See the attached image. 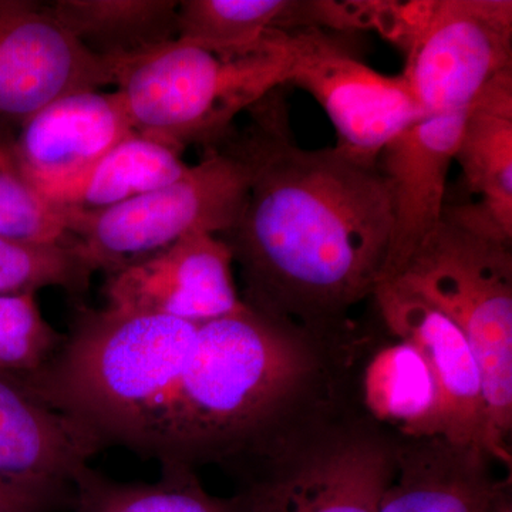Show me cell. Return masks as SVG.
I'll list each match as a JSON object with an SVG mask.
<instances>
[{
	"label": "cell",
	"mask_w": 512,
	"mask_h": 512,
	"mask_svg": "<svg viewBox=\"0 0 512 512\" xmlns=\"http://www.w3.org/2000/svg\"><path fill=\"white\" fill-rule=\"evenodd\" d=\"M284 87L220 143L248 170L244 208L221 238L239 266L245 305L336 338L350 309L383 282L393 227L389 183L379 160L338 146H298Z\"/></svg>",
	"instance_id": "1"
},
{
	"label": "cell",
	"mask_w": 512,
	"mask_h": 512,
	"mask_svg": "<svg viewBox=\"0 0 512 512\" xmlns=\"http://www.w3.org/2000/svg\"><path fill=\"white\" fill-rule=\"evenodd\" d=\"M330 339L244 305L198 325L158 430L161 467L242 473L293 434L339 412Z\"/></svg>",
	"instance_id": "2"
},
{
	"label": "cell",
	"mask_w": 512,
	"mask_h": 512,
	"mask_svg": "<svg viewBox=\"0 0 512 512\" xmlns=\"http://www.w3.org/2000/svg\"><path fill=\"white\" fill-rule=\"evenodd\" d=\"M197 329L164 316L83 308L45 365L20 377L101 448L151 457Z\"/></svg>",
	"instance_id": "3"
},
{
	"label": "cell",
	"mask_w": 512,
	"mask_h": 512,
	"mask_svg": "<svg viewBox=\"0 0 512 512\" xmlns=\"http://www.w3.org/2000/svg\"><path fill=\"white\" fill-rule=\"evenodd\" d=\"M295 60L291 32L255 42L205 46L175 39L116 66V92L136 133L177 148H212L241 114L288 86Z\"/></svg>",
	"instance_id": "4"
},
{
	"label": "cell",
	"mask_w": 512,
	"mask_h": 512,
	"mask_svg": "<svg viewBox=\"0 0 512 512\" xmlns=\"http://www.w3.org/2000/svg\"><path fill=\"white\" fill-rule=\"evenodd\" d=\"M512 242L443 214L393 284L439 309L476 357L494 460L511 466ZM384 284V282H383Z\"/></svg>",
	"instance_id": "5"
},
{
	"label": "cell",
	"mask_w": 512,
	"mask_h": 512,
	"mask_svg": "<svg viewBox=\"0 0 512 512\" xmlns=\"http://www.w3.org/2000/svg\"><path fill=\"white\" fill-rule=\"evenodd\" d=\"M397 436L339 410L242 471L239 512H379L396 467Z\"/></svg>",
	"instance_id": "6"
},
{
	"label": "cell",
	"mask_w": 512,
	"mask_h": 512,
	"mask_svg": "<svg viewBox=\"0 0 512 512\" xmlns=\"http://www.w3.org/2000/svg\"><path fill=\"white\" fill-rule=\"evenodd\" d=\"M247 192V167L220 144L207 148L200 163L174 183L110 210L62 218L94 272L110 275L191 235L227 234Z\"/></svg>",
	"instance_id": "7"
},
{
	"label": "cell",
	"mask_w": 512,
	"mask_h": 512,
	"mask_svg": "<svg viewBox=\"0 0 512 512\" xmlns=\"http://www.w3.org/2000/svg\"><path fill=\"white\" fill-rule=\"evenodd\" d=\"M402 76L427 116L468 110L512 70L511 0H417L400 45Z\"/></svg>",
	"instance_id": "8"
},
{
	"label": "cell",
	"mask_w": 512,
	"mask_h": 512,
	"mask_svg": "<svg viewBox=\"0 0 512 512\" xmlns=\"http://www.w3.org/2000/svg\"><path fill=\"white\" fill-rule=\"evenodd\" d=\"M291 36L289 84L306 90L328 114L336 146L377 161L394 138L427 117L402 74L376 72L325 30H293Z\"/></svg>",
	"instance_id": "9"
},
{
	"label": "cell",
	"mask_w": 512,
	"mask_h": 512,
	"mask_svg": "<svg viewBox=\"0 0 512 512\" xmlns=\"http://www.w3.org/2000/svg\"><path fill=\"white\" fill-rule=\"evenodd\" d=\"M116 82V64L93 56L50 12L0 0V119L19 124L67 94Z\"/></svg>",
	"instance_id": "10"
},
{
	"label": "cell",
	"mask_w": 512,
	"mask_h": 512,
	"mask_svg": "<svg viewBox=\"0 0 512 512\" xmlns=\"http://www.w3.org/2000/svg\"><path fill=\"white\" fill-rule=\"evenodd\" d=\"M234 256L218 235L195 234L107 275L106 306L202 325L244 308Z\"/></svg>",
	"instance_id": "11"
},
{
	"label": "cell",
	"mask_w": 512,
	"mask_h": 512,
	"mask_svg": "<svg viewBox=\"0 0 512 512\" xmlns=\"http://www.w3.org/2000/svg\"><path fill=\"white\" fill-rule=\"evenodd\" d=\"M384 325L423 357L437 393V436L493 458L483 383L461 330L439 309L393 282L373 295Z\"/></svg>",
	"instance_id": "12"
},
{
	"label": "cell",
	"mask_w": 512,
	"mask_h": 512,
	"mask_svg": "<svg viewBox=\"0 0 512 512\" xmlns=\"http://www.w3.org/2000/svg\"><path fill=\"white\" fill-rule=\"evenodd\" d=\"M134 133L119 93L89 90L36 111L19 124L16 140L5 144L22 177L47 202Z\"/></svg>",
	"instance_id": "13"
},
{
	"label": "cell",
	"mask_w": 512,
	"mask_h": 512,
	"mask_svg": "<svg viewBox=\"0 0 512 512\" xmlns=\"http://www.w3.org/2000/svg\"><path fill=\"white\" fill-rule=\"evenodd\" d=\"M467 111L424 117L380 153L379 165L389 183L393 218L383 282L393 281L402 272L443 220L447 177Z\"/></svg>",
	"instance_id": "14"
},
{
	"label": "cell",
	"mask_w": 512,
	"mask_h": 512,
	"mask_svg": "<svg viewBox=\"0 0 512 512\" xmlns=\"http://www.w3.org/2000/svg\"><path fill=\"white\" fill-rule=\"evenodd\" d=\"M101 446L22 377L0 372V480L63 497Z\"/></svg>",
	"instance_id": "15"
},
{
	"label": "cell",
	"mask_w": 512,
	"mask_h": 512,
	"mask_svg": "<svg viewBox=\"0 0 512 512\" xmlns=\"http://www.w3.org/2000/svg\"><path fill=\"white\" fill-rule=\"evenodd\" d=\"M490 460L444 437H399L379 512H512L510 478L495 480Z\"/></svg>",
	"instance_id": "16"
},
{
	"label": "cell",
	"mask_w": 512,
	"mask_h": 512,
	"mask_svg": "<svg viewBox=\"0 0 512 512\" xmlns=\"http://www.w3.org/2000/svg\"><path fill=\"white\" fill-rule=\"evenodd\" d=\"M478 201L454 205L458 217L512 242V70L495 77L471 104L454 157Z\"/></svg>",
	"instance_id": "17"
},
{
	"label": "cell",
	"mask_w": 512,
	"mask_h": 512,
	"mask_svg": "<svg viewBox=\"0 0 512 512\" xmlns=\"http://www.w3.org/2000/svg\"><path fill=\"white\" fill-rule=\"evenodd\" d=\"M178 0H56L53 16L93 56L130 62L177 39Z\"/></svg>",
	"instance_id": "18"
},
{
	"label": "cell",
	"mask_w": 512,
	"mask_h": 512,
	"mask_svg": "<svg viewBox=\"0 0 512 512\" xmlns=\"http://www.w3.org/2000/svg\"><path fill=\"white\" fill-rule=\"evenodd\" d=\"M190 167L177 148L134 133L47 204L60 217L97 214L180 180Z\"/></svg>",
	"instance_id": "19"
},
{
	"label": "cell",
	"mask_w": 512,
	"mask_h": 512,
	"mask_svg": "<svg viewBox=\"0 0 512 512\" xmlns=\"http://www.w3.org/2000/svg\"><path fill=\"white\" fill-rule=\"evenodd\" d=\"M328 22V0H181L177 39L237 46L255 42L271 30H325Z\"/></svg>",
	"instance_id": "20"
},
{
	"label": "cell",
	"mask_w": 512,
	"mask_h": 512,
	"mask_svg": "<svg viewBox=\"0 0 512 512\" xmlns=\"http://www.w3.org/2000/svg\"><path fill=\"white\" fill-rule=\"evenodd\" d=\"M72 487L76 512H239L234 497H214L185 467H163L156 483H119L84 466Z\"/></svg>",
	"instance_id": "21"
},
{
	"label": "cell",
	"mask_w": 512,
	"mask_h": 512,
	"mask_svg": "<svg viewBox=\"0 0 512 512\" xmlns=\"http://www.w3.org/2000/svg\"><path fill=\"white\" fill-rule=\"evenodd\" d=\"M366 403L369 416L377 423H392L399 429V437L437 436L433 377L419 352L402 339L370 363Z\"/></svg>",
	"instance_id": "22"
},
{
	"label": "cell",
	"mask_w": 512,
	"mask_h": 512,
	"mask_svg": "<svg viewBox=\"0 0 512 512\" xmlns=\"http://www.w3.org/2000/svg\"><path fill=\"white\" fill-rule=\"evenodd\" d=\"M93 266L74 239L33 242L0 235V295H25L43 288L82 293Z\"/></svg>",
	"instance_id": "23"
},
{
	"label": "cell",
	"mask_w": 512,
	"mask_h": 512,
	"mask_svg": "<svg viewBox=\"0 0 512 512\" xmlns=\"http://www.w3.org/2000/svg\"><path fill=\"white\" fill-rule=\"evenodd\" d=\"M63 338L43 316L37 293L0 295V372L18 376L36 372Z\"/></svg>",
	"instance_id": "24"
},
{
	"label": "cell",
	"mask_w": 512,
	"mask_h": 512,
	"mask_svg": "<svg viewBox=\"0 0 512 512\" xmlns=\"http://www.w3.org/2000/svg\"><path fill=\"white\" fill-rule=\"evenodd\" d=\"M0 235L33 242H64L63 218L22 177L0 140Z\"/></svg>",
	"instance_id": "25"
},
{
	"label": "cell",
	"mask_w": 512,
	"mask_h": 512,
	"mask_svg": "<svg viewBox=\"0 0 512 512\" xmlns=\"http://www.w3.org/2000/svg\"><path fill=\"white\" fill-rule=\"evenodd\" d=\"M62 498L0 480V512H47Z\"/></svg>",
	"instance_id": "26"
}]
</instances>
